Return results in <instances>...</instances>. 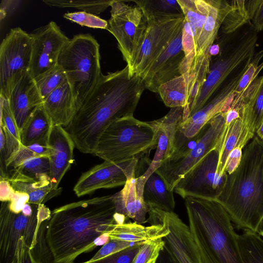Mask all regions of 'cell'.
<instances>
[{
	"label": "cell",
	"instance_id": "1",
	"mask_svg": "<svg viewBox=\"0 0 263 263\" xmlns=\"http://www.w3.org/2000/svg\"><path fill=\"white\" fill-rule=\"evenodd\" d=\"M145 89L142 79L131 76L127 65L102 73L73 120L64 127L75 147L83 153L93 154L100 137L113 122L134 115Z\"/></svg>",
	"mask_w": 263,
	"mask_h": 263
},
{
	"label": "cell",
	"instance_id": "2",
	"mask_svg": "<svg viewBox=\"0 0 263 263\" xmlns=\"http://www.w3.org/2000/svg\"><path fill=\"white\" fill-rule=\"evenodd\" d=\"M112 195L70 203L51 213L45 241L54 263H73L98 245L97 239L117 223Z\"/></svg>",
	"mask_w": 263,
	"mask_h": 263
},
{
	"label": "cell",
	"instance_id": "3",
	"mask_svg": "<svg viewBox=\"0 0 263 263\" xmlns=\"http://www.w3.org/2000/svg\"><path fill=\"white\" fill-rule=\"evenodd\" d=\"M215 201L238 229L256 232L263 217V143L256 135L243 149L239 164L228 174Z\"/></svg>",
	"mask_w": 263,
	"mask_h": 263
},
{
	"label": "cell",
	"instance_id": "4",
	"mask_svg": "<svg viewBox=\"0 0 263 263\" xmlns=\"http://www.w3.org/2000/svg\"><path fill=\"white\" fill-rule=\"evenodd\" d=\"M189 227L202 263H243L230 217L215 200L184 199Z\"/></svg>",
	"mask_w": 263,
	"mask_h": 263
},
{
	"label": "cell",
	"instance_id": "5",
	"mask_svg": "<svg viewBox=\"0 0 263 263\" xmlns=\"http://www.w3.org/2000/svg\"><path fill=\"white\" fill-rule=\"evenodd\" d=\"M257 39L258 32L251 22L231 34H218L216 43L220 52L213 60L211 59L209 72L190 117L205 105L224 81L250 63L256 53Z\"/></svg>",
	"mask_w": 263,
	"mask_h": 263
},
{
	"label": "cell",
	"instance_id": "6",
	"mask_svg": "<svg viewBox=\"0 0 263 263\" xmlns=\"http://www.w3.org/2000/svg\"><path fill=\"white\" fill-rule=\"evenodd\" d=\"M158 138L152 121H141L134 115L113 122L100 137L93 154L104 161L121 163L140 160L157 147Z\"/></svg>",
	"mask_w": 263,
	"mask_h": 263
},
{
	"label": "cell",
	"instance_id": "7",
	"mask_svg": "<svg viewBox=\"0 0 263 263\" xmlns=\"http://www.w3.org/2000/svg\"><path fill=\"white\" fill-rule=\"evenodd\" d=\"M225 124L224 112L213 117L200 133L192 138L177 129L174 150L155 171L164 180L169 190L209 152L217 148Z\"/></svg>",
	"mask_w": 263,
	"mask_h": 263
},
{
	"label": "cell",
	"instance_id": "8",
	"mask_svg": "<svg viewBox=\"0 0 263 263\" xmlns=\"http://www.w3.org/2000/svg\"><path fill=\"white\" fill-rule=\"evenodd\" d=\"M58 63L65 71L81 107L102 74L98 42L89 34L74 35L61 51Z\"/></svg>",
	"mask_w": 263,
	"mask_h": 263
},
{
	"label": "cell",
	"instance_id": "9",
	"mask_svg": "<svg viewBox=\"0 0 263 263\" xmlns=\"http://www.w3.org/2000/svg\"><path fill=\"white\" fill-rule=\"evenodd\" d=\"M33 213L26 216L22 212L10 210L9 201H3L0 209V263H11L18 240L24 238L33 252L42 233L46 230L51 212L44 204H32Z\"/></svg>",
	"mask_w": 263,
	"mask_h": 263
},
{
	"label": "cell",
	"instance_id": "10",
	"mask_svg": "<svg viewBox=\"0 0 263 263\" xmlns=\"http://www.w3.org/2000/svg\"><path fill=\"white\" fill-rule=\"evenodd\" d=\"M108 30L116 38L124 60L132 69L134 59L143 42L147 28L141 9L121 1H112Z\"/></svg>",
	"mask_w": 263,
	"mask_h": 263
},
{
	"label": "cell",
	"instance_id": "11",
	"mask_svg": "<svg viewBox=\"0 0 263 263\" xmlns=\"http://www.w3.org/2000/svg\"><path fill=\"white\" fill-rule=\"evenodd\" d=\"M211 57L209 53L195 55L190 69L161 85L158 90L164 104L171 108L182 107V121L190 112L198 97L209 72Z\"/></svg>",
	"mask_w": 263,
	"mask_h": 263
},
{
	"label": "cell",
	"instance_id": "12",
	"mask_svg": "<svg viewBox=\"0 0 263 263\" xmlns=\"http://www.w3.org/2000/svg\"><path fill=\"white\" fill-rule=\"evenodd\" d=\"M219 153L209 152L179 181L174 191L184 199L188 197L216 200L227 180L228 174L217 172Z\"/></svg>",
	"mask_w": 263,
	"mask_h": 263
},
{
	"label": "cell",
	"instance_id": "13",
	"mask_svg": "<svg viewBox=\"0 0 263 263\" xmlns=\"http://www.w3.org/2000/svg\"><path fill=\"white\" fill-rule=\"evenodd\" d=\"M151 224H162L169 232L162 238L164 250L172 263H202L198 249L187 226L174 212L148 207Z\"/></svg>",
	"mask_w": 263,
	"mask_h": 263
},
{
	"label": "cell",
	"instance_id": "14",
	"mask_svg": "<svg viewBox=\"0 0 263 263\" xmlns=\"http://www.w3.org/2000/svg\"><path fill=\"white\" fill-rule=\"evenodd\" d=\"M33 39L20 27L11 29L0 46V97L5 98L15 78L29 70Z\"/></svg>",
	"mask_w": 263,
	"mask_h": 263
},
{
	"label": "cell",
	"instance_id": "15",
	"mask_svg": "<svg viewBox=\"0 0 263 263\" xmlns=\"http://www.w3.org/2000/svg\"><path fill=\"white\" fill-rule=\"evenodd\" d=\"M184 16L165 17L147 20V28L142 45L129 72L142 79L174 37Z\"/></svg>",
	"mask_w": 263,
	"mask_h": 263
},
{
	"label": "cell",
	"instance_id": "16",
	"mask_svg": "<svg viewBox=\"0 0 263 263\" xmlns=\"http://www.w3.org/2000/svg\"><path fill=\"white\" fill-rule=\"evenodd\" d=\"M30 34L33 43L29 72L34 79L58 65L60 54L70 39L53 21Z\"/></svg>",
	"mask_w": 263,
	"mask_h": 263
},
{
	"label": "cell",
	"instance_id": "17",
	"mask_svg": "<svg viewBox=\"0 0 263 263\" xmlns=\"http://www.w3.org/2000/svg\"><path fill=\"white\" fill-rule=\"evenodd\" d=\"M246 70L247 68L241 69L224 81L201 109L185 121L180 122L177 130L186 138H193L213 117L229 109L235 97L234 91Z\"/></svg>",
	"mask_w": 263,
	"mask_h": 263
},
{
	"label": "cell",
	"instance_id": "18",
	"mask_svg": "<svg viewBox=\"0 0 263 263\" xmlns=\"http://www.w3.org/2000/svg\"><path fill=\"white\" fill-rule=\"evenodd\" d=\"M139 162L138 159L121 163L104 161L82 174L73 187L74 193L80 197L99 189L124 185Z\"/></svg>",
	"mask_w": 263,
	"mask_h": 263
},
{
	"label": "cell",
	"instance_id": "19",
	"mask_svg": "<svg viewBox=\"0 0 263 263\" xmlns=\"http://www.w3.org/2000/svg\"><path fill=\"white\" fill-rule=\"evenodd\" d=\"M231 107L239 112L242 130L236 147L243 149L263 121V76L257 77L239 97H235Z\"/></svg>",
	"mask_w": 263,
	"mask_h": 263
},
{
	"label": "cell",
	"instance_id": "20",
	"mask_svg": "<svg viewBox=\"0 0 263 263\" xmlns=\"http://www.w3.org/2000/svg\"><path fill=\"white\" fill-rule=\"evenodd\" d=\"M183 24L142 78L145 88L152 92H158L161 85L181 74L180 68L185 57L182 46Z\"/></svg>",
	"mask_w": 263,
	"mask_h": 263
},
{
	"label": "cell",
	"instance_id": "21",
	"mask_svg": "<svg viewBox=\"0 0 263 263\" xmlns=\"http://www.w3.org/2000/svg\"><path fill=\"white\" fill-rule=\"evenodd\" d=\"M183 113L182 107L171 108L166 115L152 121L156 130L158 144L149 166L143 174L137 177V184L140 188H144L147 178L158 168L162 161L173 153L177 126L182 120Z\"/></svg>",
	"mask_w": 263,
	"mask_h": 263
},
{
	"label": "cell",
	"instance_id": "22",
	"mask_svg": "<svg viewBox=\"0 0 263 263\" xmlns=\"http://www.w3.org/2000/svg\"><path fill=\"white\" fill-rule=\"evenodd\" d=\"M5 99L9 101L20 130L32 112L43 103L34 79L29 71L17 77L12 82Z\"/></svg>",
	"mask_w": 263,
	"mask_h": 263
},
{
	"label": "cell",
	"instance_id": "23",
	"mask_svg": "<svg viewBox=\"0 0 263 263\" xmlns=\"http://www.w3.org/2000/svg\"><path fill=\"white\" fill-rule=\"evenodd\" d=\"M6 166V180L8 181L33 182L50 180L49 156L37 155L22 144L7 161Z\"/></svg>",
	"mask_w": 263,
	"mask_h": 263
},
{
	"label": "cell",
	"instance_id": "24",
	"mask_svg": "<svg viewBox=\"0 0 263 263\" xmlns=\"http://www.w3.org/2000/svg\"><path fill=\"white\" fill-rule=\"evenodd\" d=\"M47 146L50 149V178L53 189H57L73 163L75 144L64 127L54 125L50 131Z\"/></svg>",
	"mask_w": 263,
	"mask_h": 263
},
{
	"label": "cell",
	"instance_id": "25",
	"mask_svg": "<svg viewBox=\"0 0 263 263\" xmlns=\"http://www.w3.org/2000/svg\"><path fill=\"white\" fill-rule=\"evenodd\" d=\"M43 106L53 126L66 127L80 108L78 99L68 81L51 92L44 100Z\"/></svg>",
	"mask_w": 263,
	"mask_h": 263
},
{
	"label": "cell",
	"instance_id": "26",
	"mask_svg": "<svg viewBox=\"0 0 263 263\" xmlns=\"http://www.w3.org/2000/svg\"><path fill=\"white\" fill-rule=\"evenodd\" d=\"M143 193V190L137 185L136 172H133L128 177L123 188L112 195L116 213L139 224L145 222L149 208L144 201Z\"/></svg>",
	"mask_w": 263,
	"mask_h": 263
},
{
	"label": "cell",
	"instance_id": "27",
	"mask_svg": "<svg viewBox=\"0 0 263 263\" xmlns=\"http://www.w3.org/2000/svg\"><path fill=\"white\" fill-rule=\"evenodd\" d=\"M169 231L162 224L144 226L136 222L112 223L106 233L109 240H119L132 242H144L166 236Z\"/></svg>",
	"mask_w": 263,
	"mask_h": 263
},
{
	"label": "cell",
	"instance_id": "28",
	"mask_svg": "<svg viewBox=\"0 0 263 263\" xmlns=\"http://www.w3.org/2000/svg\"><path fill=\"white\" fill-rule=\"evenodd\" d=\"M225 124L216 149L219 153L217 174L221 176L227 173L225 167L230 153L237 145L242 130V123L237 109L230 108L223 112Z\"/></svg>",
	"mask_w": 263,
	"mask_h": 263
},
{
	"label": "cell",
	"instance_id": "29",
	"mask_svg": "<svg viewBox=\"0 0 263 263\" xmlns=\"http://www.w3.org/2000/svg\"><path fill=\"white\" fill-rule=\"evenodd\" d=\"M52 123L43 104L30 114L20 130L21 144L28 146L34 144L47 146Z\"/></svg>",
	"mask_w": 263,
	"mask_h": 263
},
{
	"label": "cell",
	"instance_id": "30",
	"mask_svg": "<svg viewBox=\"0 0 263 263\" xmlns=\"http://www.w3.org/2000/svg\"><path fill=\"white\" fill-rule=\"evenodd\" d=\"M209 1L210 9L205 23L197 42L196 55L209 53L210 48L217 39L228 11V1Z\"/></svg>",
	"mask_w": 263,
	"mask_h": 263
},
{
	"label": "cell",
	"instance_id": "31",
	"mask_svg": "<svg viewBox=\"0 0 263 263\" xmlns=\"http://www.w3.org/2000/svg\"><path fill=\"white\" fill-rule=\"evenodd\" d=\"M174 191L168 190L163 178L156 172L147 178L143 188V199L148 207L174 212Z\"/></svg>",
	"mask_w": 263,
	"mask_h": 263
},
{
	"label": "cell",
	"instance_id": "32",
	"mask_svg": "<svg viewBox=\"0 0 263 263\" xmlns=\"http://www.w3.org/2000/svg\"><path fill=\"white\" fill-rule=\"evenodd\" d=\"M13 189L20 192L27 194L29 197L28 203L30 204H44L51 198L60 195L62 189H53L50 180L33 182L23 181H9Z\"/></svg>",
	"mask_w": 263,
	"mask_h": 263
},
{
	"label": "cell",
	"instance_id": "33",
	"mask_svg": "<svg viewBox=\"0 0 263 263\" xmlns=\"http://www.w3.org/2000/svg\"><path fill=\"white\" fill-rule=\"evenodd\" d=\"M142 10L146 20L165 17L184 16L177 0L133 1Z\"/></svg>",
	"mask_w": 263,
	"mask_h": 263
},
{
	"label": "cell",
	"instance_id": "34",
	"mask_svg": "<svg viewBox=\"0 0 263 263\" xmlns=\"http://www.w3.org/2000/svg\"><path fill=\"white\" fill-rule=\"evenodd\" d=\"M228 11L218 34H231L251 22L247 9V1H228Z\"/></svg>",
	"mask_w": 263,
	"mask_h": 263
},
{
	"label": "cell",
	"instance_id": "35",
	"mask_svg": "<svg viewBox=\"0 0 263 263\" xmlns=\"http://www.w3.org/2000/svg\"><path fill=\"white\" fill-rule=\"evenodd\" d=\"M237 241L243 263H263V239L257 233L245 230Z\"/></svg>",
	"mask_w": 263,
	"mask_h": 263
},
{
	"label": "cell",
	"instance_id": "36",
	"mask_svg": "<svg viewBox=\"0 0 263 263\" xmlns=\"http://www.w3.org/2000/svg\"><path fill=\"white\" fill-rule=\"evenodd\" d=\"M184 16L195 28L197 42L205 23L210 4L209 0H177Z\"/></svg>",
	"mask_w": 263,
	"mask_h": 263
},
{
	"label": "cell",
	"instance_id": "37",
	"mask_svg": "<svg viewBox=\"0 0 263 263\" xmlns=\"http://www.w3.org/2000/svg\"><path fill=\"white\" fill-rule=\"evenodd\" d=\"M34 81L44 100L51 92L68 80L64 69L57 65L34 79Z\"/></svg>",
	"mask_w": 263,
	"mask_h": 263
},
{
	"label": "cell",
	"instance_id": "38",
	"mask_svg": "<svg viewBox=\"0 0 263 263\" xmlns=\"http://www.w3.org/2000/svg\"><path fill=\"white\" fill-rule=\"evenodd\" d=\"M112 1L44 0L47 5L58 8H73L82 11L98 14L110 7Z\"/></svg>",
	"mask_w": 263,
	"mask_h": 263
},
{
	"label": "cell",
	"instance_id": "39",
	"mask_svg": "<svg viewBox=\"0 0 263 263\" xmlns=\"http://www.w3.org/2000/svg\"><path fill=\"white\" fill-rule=\"evenodd\" d=\"M182 46L185 57L181 64L180 74L191 68L196 54L197 37L194 26L184 17L182 28Z\"/></svg>",
	"mask_w": 263,
	"mask_h": 263
},
{
	"label": "cell",
	"instance_id": "40",
	"mask_svg": "<svg viewBox=\"0 0 263 263\" xmlns=\"http://www.w3.org/2000/svg\"><path fill=\"white\" fill-rule=\"evenodd\" d=\"M164 246L162 238L144 242L140 246L132 263H156Z\"/></svg>",
	"mask_w": 263,
	"mask_h": 263
},
{
	"label": "cell",
	"instance_id": "41",
	"mask_svg": "<svg viewBox=\"0 0 263 263\" xmlns=\"http://www.w3.org/2000/svg\"><path fill=\"white\" fill-rule=\"evenodd\" d=\"M263 57V50L254 54L248 68L242 76L234 92L235 98L239 97L257 77V75L263 68V62L259 65V63Z\"/></svg>",
	"mask_w": 263,
	"mask_h": 263
},
{
	"label": "cell",
	"instance_id": "42",
	"mask_svg": "<svg viewBox=\"0 0 263 263\" xmlns=\"http://www.w3.org/2000/svg\"><path fill=\"white\" fill-rule=\"evenodd\" d=\"M63 17L83 26L102 29H107L108 28V21L96 14L84 11L67 12L64 14Z\"/></svg>",
	"mask_w": 263,
	"mask_h": 263
},
{
	"label": "cell",
	"instance_id": "43",
	"mask_svg": "<svg viewBox=\"0 0 263 263\" xmlns=\"http://www.w3.org/2000/svg\"><path fill=\"white\" fill-rule=\"evenodd\" d=\"M141 245H135L98 260L81 263H132Z\"/></svg>",
	"mask_w": 263,
	"mask_h": 263
},
{
	"label": "cell",
	"instance_id": "44",
	"mask_svg": "<svg viewBox=\"0 0 263 263\" xmlns=\"http://www.w3.org/2000/svg\"><path fill=\"white\" fill-rule=\"evenodd\" d=\"M143 243L144 242H132L115 239L109 240V241L104 245L88 261H95L121 251L127 248L137 245H142Z\"/></svg>",
	"mask_w": 263,
	"mask_h": 263
},
{
	"label": "cell",
	"instance_id": "45",
	"mask_svg": "<svg viewBox=\"0 0 263 263\" xmlns=\"http://www.w3.org/2000/svg\"><path fill=\"white\" fill-rule=\"evenodd\" d=\"M11 263H35L32 252L23 237L18 241L15 255Z\"/></svg>",
	"mask_w": 263,
	"mask_h": 263
},
{
	"label": "cell",
	"instance_id": "46",
	"mask_svg": "<svg viewBox=\"0 0 263 263\" xmlns=\"http://www.w3.org/2000/svg\"><path fill=\"white\" fill-rule=\"evenodd\" d=\"M251 21L258 33L263 30V0H252Z\"/></svg>",
	"mask_w": 263,
	"mask_h": 263
},
{
	"label": "cell",
	"instance_id": "47",
	"mask_svg": "<svg viewBox=\"0 0 263 263\" xmlns=\"http://www.w3.org/2000/svg\"><path fill=\"white\" fill-rule=\"evenodd\" d=\"M29 195L25 193L15 191L9 199V208L11 211L18 213L21 212L24 204L28 203Z\"/></svg>",
	"mask_w": 263,
	"mask_h": 263
},
{
	"label": "cell",
	"instance_id": "48",
	"mask_svg": "<svg viewBox=\"0 0 263 263\" xmlns=\"http://www.w3.org/2000/svg\"><path fill=\"white\" fill-rule=\"evenodd\" d=\"M242 151L236 147L230 153L225 167V172L228 174L232 173L238 167L241 159Z\"/></svg>",
	"mask_w": 263,
	"mask_h": 263
},
{
	"label": "cell",
	"instance_id": "49",
	"mask_svg": "<svg viewBox=\"0 0 263 263\" xmlns=\"http://www.w3.org/2000/svg\"><path fill=\"white\" fill-rule=\"evenodd\" d=\"M22 3L21 1L2 0L0 7V18L2 22L16 10Z\"/></svg>",
	"mask_w": 263,
	"mask_h": 263
},
{
	"label": "cell",
	"instance_id": "50",
	"mask_svg": "<svg viewBox=\"0 0 263 263\" xmlns=\"http://www.w3.org/2000/svg\"><path fill=\"white\" fill-rule=\"evenodd\" d=\"M14 191L9 181L6 180H1L0 199L2 202L9 201Z\"/></svg>",
	"mask_w": 263,
	"mask_h": 263
},
{
	"label": "cell",
	"instance_id": "51",
	"mask_svg": "<svg viewBox=\"0 0 263 263\" xmlns=\"http://www.w3.org/2000/svg\"><path fill=\"white\" fill-rule=\"evenodd\" d=\"M156 263H172L166 252L163 249L160 253Z\"/></svg>",
	"mask_w": 263,
	"mask_h": 263
},
{
	"label": "cell",
	"instance_id": "52",
	"mask_svg": "<svg viewBox=\"0 0 263 263\" xmlns=\"http://www.w3.org/2000/svg\"><path fill=\"white\" fill-rule=\"evenodd\" d=\"M33 211V206L32 204L26 203L23 206L21 212L26 216H30L32 214Z\"/></svg>",
	"mask_w": 263,
	"mask_h": 263
},
{
	"label": "cell",
	"instance_id": "53",
	"mask_svg": "<svg viewBox=\"0 0 263 263\" xmlns=\"http://www.w3.org/2000/svg\"><path fill=\"white\" fill-rule=\"evenodd\" d=\"M220 52V47L217 43L213 44L210 48L209 54L212 56H217Z\"/></svg>",
	"mask_w": 263,
	"mask_h": 263
},
{
	"label": "cell",
	"instance_id": "54",
	"mask_svg": "<svg viewBox=\"0 0 263 263\" xmlns=\"http://www.w3.org/2000/svg\"><path fill=\"white\" fill-rule=\"evenodd\" d=\"M256 233L263 237V217L257 226Z\"/></svg>",
	"mask_w": 263,
	"mask_h": 263
},
{
	"label": "cell",
	"instance_id": "55",
	"mask_svg": "<svg viewBox=\"0 0 263 263\" xmlns=\"http://www.w3.org/2000/svg\"><path fill=\"white\" fill-rule=\"evenodd\" d=\"M256 135L263 143V121L256 133Z\"/></svg>",
	"mask_w": 263,
	"mask_h": 263
},
{
	"label": "cell",
	"instance_id": "56",
	"mask_svg": "<svg viewBox=\"0 0 263 263\" xmlns=\"http://www.w3.org/2000/svg\"><path fill=\"white\" fill-rule=\"evenodd\" d=\"M35 263H45V262H40V261H36L35 260ZM52 263H54V262H52Z\"/></svg>",
	"mask_w": 263,
	"mask_h": 263
}]
</instances>
